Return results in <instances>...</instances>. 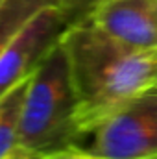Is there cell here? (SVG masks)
Returning <instances> with one entry per match:
<instances>
[{
	"instance_id": "6da1fadb",
	"label": "cell",
	"mask_w": 157,
	"mask_h": 159,
	"mask_svg": "<svg viewBox=\"0 0 157 159\" xmlns=\"http://www.w3.org/2000/svg\"><path fill=\"white\" fill-rule=\"evenodd\" d=\"M78 96L81 139L115 111L157 85V48H137L113 39L85 15L63 34Z\"/></svg>"
},
{
	"instance_id": "7a4b0ae2",
	"label": "cell",
	"mask_w": 157,
	"mask_h": 159,
	"mask_svg": "<svg viewBox=\"0 0 157 159\" xmlns=\"http://www.w3.org/2000/svg\"><path fill=\"white\" fill-rule=\"evenodd\" d=\"M79 141L78 96L59 41L30 78L20 111L19 150L24 159H35Z\"/></svg>"
},
{
	"instance_id": "3957f363",
	"label": "cell",
	"mask_w": 157,
	"mask_h": 159,
	"mask_svg": "<svg viewBox=\"0 0 157 159\" xmlns=\"http://www.w3.org/2000/svg\"><path fill=\"white\" fill-rule=\"evenodd\" d=\"M87 148L100 159L157 157V89L137 96L91 133Z\"/></svg>"
},
{
	"instance_id": "277c9868",
	"label": "cell",
	"mask_w": 157,
	"mask_h": 159,
	"mask_svg": "<svg viewBox=\"0 0 157 159\" xmlns=\"http://www.w3.org/2000/svg\"><path fill=\"white\" fill-rule=\"evenodd\" d=\"M74 20L76 15L70 9L52 4L37 11L19 30L0 56V98L35 72Z\"/></svg>"
},
{
	"instance_id": "5b68a950",
	"label": "cell",
	"mask_w": 157,
	"mask_h": 159,
	"mask_svg": "<svg viewBox=\"0 0 157 159\" xmlns=\"http://www.w3.org/2000/svg\"><path fill=\"white\" fill-rule=\"evenodd\" d=\"M85 17L124 44L157 48V19L152 0H96Z\"/></svg>"
},
{
	"instance_id": "8992f818",
	"label": "cell",
	"mask_w": 157,
	"mask_h": 159,
	"mask_svg": "<svg viewBox=\"0 0 157 159\" xmlns=\"http://www.w3.org/2000/svg\"><path fill=\"white\" fill-rule=\"evenodd\" d=\"M30 78L17 83L0 98V159H24L19 150V126Z\"/></svg>"
},
{
	"instance_id": "52a82bcc",
	"label": "cell",
	"mask_w": 157,
	"mask_h": 159,
	"mask_svg": "<svg viewBox=\"0 0 157 159\" xmlns=\"http://www.w3.org/2000/svg\"><path fill=\"white\" fill-rule=\"evenodd\" d=\"M52 4H61V0H4L0 4V56L19 30L37 11Z\"/></svg>"
},
{
	"instance_id": "ba28073f",
	"label": "cell",
	"mask_w": 157,
	"mask_h": 159,
	"mask_svg": "<svg viewBox=\"0 0 157 159\" xmlns=\"http://www.w3.org/2000/svg\"><path fill=\"white\" fill-rule=\"evenodd\" d=\"M35 159H100L94 154H91L87 148H83L81 144H69L65 148H57L52 152H46Z\"/></svg>"
},
{
	"instance_id": "9c48e42d",
	"label": "cell",
	"mask_w": 157,
	"mask_h": 159,
	"mask_svg": "<svg viewBox=\"0 0 157 159\" xmlns=\"http://www.w3.org/2000/svg\"><path fill=\"white\" fill-rule=\"evenodd\" d=\"M94 2H96V0H61V4H63L67 9H70V11L76 15V19L83 17V15L91 9V6H92Z\"/></svg>"
},
{
	"instance_id": "30bf717a",
	"label": "cell",
	"mask_w": 157,
	"mask_h": 159,
	"mask_svg": "<svg viewBox=\"0 0 157 159\" xmlns=\"http://www.w3.org/2000/svg\"><path fill=\"white\" fill-rule=\"evenodd\" d=\"M152 6H154V13H155V19H157V0H152Z\"/></svg>"
},
{
	"instance_id": "8fae6325",
	"label": "cell",
	"mask_w": 157,
	"mask_h": 159,
	"mask_svg": "<svg viewBox=\"0 0 157 159\" xmlns=\"http://www.w3.org/2000/svg\"><path fill=\"white\" fill-rule=\"evenodd\" d=\"M2 2H4V0H0V4H2Z\"/></svg>"
},
{
	"instance_id": "7c38bea8",
	"label": "cell",
	"mask_w": 157,
	"mask_h": 159,
	"mask_svg": "<svg viewBox=\"0 0 157 159\" xmlns=\"http://www.w3.org/2000/svg\"><path fill=\"white\" fill-rule=\"evenodd\" d=\"M155 89H157V85H155Z\"/></svg>"
},
{
	"instance_id": "4fadbf2b",
	"label": "cell",
	"mask_w": 157,
	"mask_h": 159,
	"mask_svg": "<svg viewBox=\"0 0 157 159\" xmlns=\"http://www.w3.org/2000/svg\"><path fill=\"white\" fill-rule=\"evenodd\" d=\"M154 159H157V157H154Z\"/></svg>"
}]
</instances>
